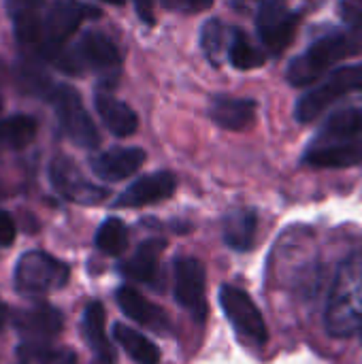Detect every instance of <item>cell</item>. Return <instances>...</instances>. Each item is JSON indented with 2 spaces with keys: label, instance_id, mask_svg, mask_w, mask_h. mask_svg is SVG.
Instances as JSON below:
<instances>
[{
  "label": "cell",
  "instance_id": "3957f363",
  "mask_svg": "<svg viewBox=\"0 0 362 364\" xmlns=\"http://www.w3.org/2000/svg\"><path fill=\"white\" fill-rule=\"evenodd\" d=\"M51 62L66 75H83L85 68L96 70L115 81L122 64L117 45L102 32L87 30L79 36L73 49L58 51Z\"/></svg>",
  "mask_w": 362,
  "mask_h": 364
},
{
  "label": "cell",
  "instance_id": "d6a6232c",
  "mask_svg": "<svg viewBox=\"0 0 362 364\" xmlns=\"http://www.w3.org/2000/svg\"><path fill=\"white\" fill-rule=\"evenodd\" d=\"M137 13L145 23H154V2L151 0H134Z\"/></svg>",
  "mask_w": 362,
  "mask_h": 364
},
{
  "label": "cell",
  "instance_id": "9c48e42d",
  "mask_svg": "<svg viewBox=\"0 0 362 364\" xmlns=\"http://www.w3.org/2000/svg\"><path fill=\"white\" fill-rule=\"evenodd\" d=\"M299 23L301 13L290 9L286 0H262L256 9V32L269 53H284Z\"/></svg>",
  "mask_w": 362,
  "mask_h": 364
},
{
  "label": "cell",
  "instance_id": "7402d4cb",
  "mask_svg": "<svg viewBox=\"0 0 362 364\" xmlns=\"http://www.w3.org/2000/svg\"><path fill=\"white\" fill-rule=\"evenodd\" d=\"M258 213L254 209H233L222 224L224 243L235 252H250L256 243Z\"/></svg>",
  "mask_w": 362,
  "mask_h": 364
},
{
  "label": "cell",
  "instance_id": "6da1fadb",
  "mask_svg": "<svg viewBox=\"0 0 362 364\" xmlns=\"http://www.w3.org/2000/svg\"><path fill=\"white\" fill-rule=\"evenodd\" d=\"M324 326L333 337L362 333V254L346 258L333 279Z\"/></svg>",
  "mask_w": 362,
  "mask_h": 364
},
{
  "label": "cell",
  "instance_id": "8d00e7d4",
  "mask_svg": "<svg viewBox=\"0 0 362 364\" xmlns=\"http://www.w3.org/2000/svg\"><path fill=\"white\" fill-rule=\"evenodd\" d=\"M0 109H2V98H0Z\"/></svg>",
  "mask_w": 362,
  "mask_h": 364
},
{
  "label": "cell",
  "instance_id": "ffe728a7",
  "mask_svg": "<svg viewBox=\"0 0 362 364\" xmlns=\"http://www.w3.org/2000/svg\"><path fill=\"white\" fill-rule=\"evenodd\" d=\"M94 105L96 111L102 119V124L107 126V130L115 136H130L137 132L139 128V117L137 113L119 98H115L109 92H96L94 94Z\"/></svg>",
  "mask_w": 362,
  "mask_h": 364
},
{
  "label": "cell",
  "instance_id": "1f68e13d",
  "mask_svg": "<svg viewBox=\"0 0 362 364\" xmlns=\"http://www.w3.org/2000/svg\"><path fill=\"white\" fill-rule=\"evenodd\" d=\"M15 235H17L15 220L11 218V213L0 211V247H9V245H13Z\"/></svg>",
  "mask_w": 362,
  "mask_h": 364
},
{
  "label": "cell",
  "instance_id": "836d02e7",
  "mask_svg": "<svg viewBox=\"0 0 362 364\" xmlns=\"http://www.w3.org/2000/svg\"><path fill=\"white\" fill-rule=\"evenodd\" d=\"M6 322H9V307L0 301V331L6 326Z\"/></svg>",
  "mask_w": 362,
  "mask_h": 364
},
{
  "label": "cell",
  "instance_id": "8fae6325",
  "mask_svg": "<svg viewBox=\"0 0 362 364\" xmlns=\"http://www.w3.org/2000/svg\"><path fill=\"white\" fill-rule=\"evenodd\" d=\"M49 181L53 190L64 196L70 203L77 205H98L102 203L109 192L96 183H92L81 168L75 164V160L66 156H55L49 164Z\"/></svg>",
  "mask_w": 362,
  "mask_h": 364
},
{
  "label": "cell",
  "instance_id": "4fadbf2b",
  "mask_svg": "<svg viewBox=\"0 0 362 364\" xmlns=\"http://www.w3.org/2000/svg\"><path fill=\"white\" fill-rule=\"evenodd\" d=\"M177 190V177L171 171H158L151 175H145L130 183L113 203L117 209H137V207H147L162 203L171 198Z\"/></svg>",
  "mask_w": 362,
  "mask_h": 364
},
{
  "label": "cell",
  "instance_id": "44dd1931",
  "mask_svg": "<svg viewBox=\"0 0 362 364\" xmlns=\"http://www.w3.org/2000/svg\"><path fill=\"white\" fill-rule=\"evenodd\" d=\"M81 331L83 337L94 352V358L98 364H113L115 363V352L113 346L105 333V307L98 301L87 303L83 318H81Z\"/></svg>",
  "mask_w": 362,
  "mask_h": 364
},
{
  "label": "cell",
  "instance_id": "ba28073f",
  "mask_svg": "<svg viewBox=\"0 0 362 364\" xmlns=\"http://www.w3.org/2000/svg\"><path fill=\"white\" fill-rule=\"evenodd\" d=\"M220 307L226 320L230 322V326L235 328V333L239 335V339H243L247 346H254V348H260L267 343L269 333H267L265 318L245 290L237 286H222Z\"/></svg>",
  "mask_w": 362,
  "mask_h": 364
},
{
  "label": "cell",
  "instance_id": "cb8c5ba5",
  "mask_svg": "<svg viewBox=\"0 0 362 364\" xmlns=\"http://www.w3.org/2000/svg\"><path fill=\"white\" fill-rule=\"evenodd\" d=\"M13 364H77L70 348H58L49 341H23L15 352Z\"/></svg>",
  "mask_w": 362,
  "mask_h": 364
},
{
  "label": "cell",
  "instance_id": "d590c367",
  "mask_svg": "<svg viewBox=\"0 0 362 364\" xmlns=\"http://www.w3.org/2000/svg\"><path fill=\"white\" fill-rule=\"evenodd\" d=\"M105 2H111V4H124V0H105Z\"/></svg>",
  "mask_w": 362,
  "mask_h": 364
},
{
  "label": "cell",
  "instance_id": "4dcf8cb0",
  "mask_svg": "<svg viewBox=\"0 0 362 364\" xmlns=\"http://www.w3.org/2000/svg\"><path fill=\"white\" fill-rule=\"evenodd\" d=\"M160 4L166 11H175V13H183V15H194V13H203L207 9H211L213 0H160Z\"/></svg>",
  "mask_w": 362,
  "mask_h": 364
},
{
  "label": "cell",
  "instance_id": "9a60e30c",
  "mask_svg": "<svg viewBox=\"0 0 362 364\" xmlns=\"http://www.w3.org/2000/svg\"><path fill=\"white\" fill-rule=\"evenodd\" d=\"M145 151L141 147H111L90 160L94 175L102 181H122L132 177L145 164Z\"/></svg>",
  "mask_w": 362,
  "mask_h": 364
},
{
  "label": "cell",
  "instance_id": "7a4b0ae2",
  "mask_svg": "<svg viewBox=\"0 0 362 364\" xmlns=\"http://www.w3.org/2000/svg\"><path fill=\"white\" fill-rule=\"evenodd\" d=\"M362 47V38L352 32H329L318 36L301 55H297L286 70V79L294 87L314 85L320 77H324L333 66L341 60L358 53Z\"/></svg>",
  "mask_w": 362,
  "mask_h": 364
},
{
  "label": "cell",
  "instance_id": "e0dca14e",
  "mask_svg": "<svg viewBox=\"0 0 362 364\" xmlns=\"http://www.w3.org/2000/svg\"><path fill=\"white\" fill-rule=\"evenodd\" d=\"M115 301H117V307L137 324L151 328L156 333H166L171 328V322H169V316L164 314V309L154 305L151 301H147L134 288H128V286L119 288L115 292Z\"/></svg>",
  "mask_w": 362,
  "mask_h": 364
},
{
  "label": "cell",
  "instance_id": "5b68a950",
  "mask_svg": "<svg viewBox=\"0 0 362 364\" xmlns=\"http://www.w3.org/2000/svg\"><path fill=\"white\" fill-rule=\"evenodd\" d=\"M70 269L66 262L45 254V252H28L23 254L13 273V282L19 294L23 296H45L68 284Z\"/></svg>",
  "mask_w": 362,
  "mask_h": 364
},
{
  "label": "cell",
  "instance_id": "5bb4252c",
  "mask_svg": "<svg viewBox=\"0 0 362 364\" xmlns=\"http://www.w3.org/2000/svg\"><path fill=\"white\" fill-rule=\"evenodd\" d=\"M15 331L26 341H49L64 328V316L60 309L36 303L32 307H23L13 316Z\"/></svg>",
  "mask_w": 362,
  "mask_h": 364
},
{
  "label": "cell",
  "instance_id": "f546056e",
  "mask_svg": "<svg viewBox=\"0 0 362 364\" xmlns=\"http://www.w3.org/2000/svg\"><path fill=\"white\" fill-rule=\"evenodd\" d=\"M337 13L346 30L362 38V0H339Z\"/></svg>",
  "mask_w": 362,
  "mask_h": 364
},
{
  "label": "cell",
  "instance_id": "e575fe53",
  "mask_svg": "<svg viewBox=\"0 0 362 364\" xmlns=\"http://www.w3.org/2000/svg\"><path fill=\"white\" fill-rule=\"evenodd\" d=\"M235 2H241V4H247V2H258V4H260L262 0H235Z\"/></svg>",
  "mask_w": 362,
  "mask_h": 364
},
{
  "label": "cell",
  "instance_id": "7c38bea8",
  "mask_svg": "<svg viewBox=\"0 0 362 364\" xmlns=\"http://www.w3.org/2000/svg\"><path fill=\"white\" fill-rule=\"evenodd\" d=\"M362 162V136H322L307 145L303 164L314 168H350Z\"/></svg>",
  "mask_w": 362,
  "mask_h": 364
},
{
  "label": "cell",
  "instance_id": "484cf974",
  "mask_svg": "<svg viewBox=\"0 0 362 364\" xmlns=\"http://www.w3.org/2000/svg\"><path fill=\"white\" fill-rule=\"evenodd\" d=\"M322 136H362V98L333 111L324 126L320 128Z\"/></svg>",
  "mask_w": 362,
  "mask_h": 364
},
{
  "label": "cell",
  "instance_id": "603a6c76",
  "mask_svg": "<svg viewBox=\"0 0 362 364\" xmlns=\"http://www.w3.org/2000/svg\"><path fill=\"white\" fill-rule=\"evenodd\" d=\"M113 339L122 346V350L130 356V360L137 364H158L160 363V350L158 346L147 339L143 333L126 326L115 324L113 326Z\"/></svg>",
  "mask_w": 362,
  "mask_h": 364
},
{
  "label": "cell",
  "instance_id": "f1b7e54d",
  "mask_svg": "<svg viewBox=\"0 0 362 364\" xmlns=\"http://www.w3.org/2000/svg\"><path fill=\"white\" fill-rule=\"evenodd\" d=\"M96 247L107 256H119L128 247V228L119 218H107L94 237Z\"/></svg>",
  "mask_w": 362,
  "mask_h": 364
},
{
  "label": "cell",
  "instance_id": "ac0fdd59",
  "mask_svg": "<svg viewBox=\"0 0 362 364\" xmlns=\"http://www.w3.org/2000/svg\"><path fill=\"white\" fill-rule=\"evenodd\" d=\"M166 250L164 239H147L143 241L137 252L119 267V273L128 282L137 284H151L160 271V258Z\"/></svg>",
  "mask_w": 362,
  "mask_h": 364
},
{
  "label": "cell",
  "instance_id": "d6986e66",
  "mask_svg": "<svg viewBox=\"0 0 362 364\" xmlns=\"http://www.w3.org/2000/svg\"><path fill=\"white\" fill-rule=\"evenodd\" d=\"M15 36L21 45H41L43 38V4L41 0H6Z\"/></svg>",
  "mask_w": 362,
  "mask_h": 364
},
{
  "label": "cell",
  "instance_id": "d4e9b609",
  "mask_svg": "<svg viewBox=\"0 0 362 364\" xmlns=\"http://www.w3.org/2000/svg\"><path fill=\"white\" fill-rule=\"evenodd\" d=\"M226 58L237 70H252V68H258L267 62V51L262 47H258L256 43H252V38L243 30L230 28V41H228Z\"/></svg>",
  "mask_w": 362,
  "mask_h": 364
},
{
  "label": "cell",
  "instance_id": "52a82bcc",
  "mask_svg": "<svg viewBox=\"0 0 362 364\" xmlns=\"http://www.w3.org/2000/svg\"><path fill=\"white\" fill-rule=\"evenodd\" d=\"M87 15H98V11L87 9L75 0H51L43 9V38L38 53L51 62V58L64 49V43L81 26Z\"/></svg>",
  "mask_w": 362,
  "mask_h": 364
},
{
  "label": "cell",
  "instance_id": "83f0119b",
  "mask_svg": "<svg viewBox=\"0 0 362 364\" xmlns=\"http://www.w3.org/2000/svg\"><path fill=\"white\" fill-rule=\"evenodd\" d=\"M228 32L230 28L218 17L207 19L201 28V47H203L205 58L213 66H220L224 62V55L228 53V41H230Z\"/></svg>",
  "mask_w": 362,
  "mask_h": 364
},
{
  "label": "cell",
  "instance_id": "74e56055",
  "mask_svg": "<svg viewBox=\"0 0 362 364\" xmlns=\"http://www.w3.org/2000/svg\"><path fill=\"white\" fill-rule=\"evenodd\" d=\"M0 75H2V66H0Z\"/></svg>",
  "mask_w": 362,
  "mask_h": 364
},
{
  "label": "cell",
  "instance_id": "8992f818",
  "mask_svg": "<svg viewBox=\"0 0 362 364\" xmlns=\"http://www.w3.org/2000/svg\"><path fill=\"white\" fill-rule=\"evenodd\" d=\"M55 111L58 124L66 139H70L77 147L94 149L100 143V134L90 113L83 107L79 92L73 85H51L45 96Z\"/></svg>",
  "mask_w": 362,
  "mask_h": 364
},
{
  "label": "cell",
  "instance_id": "2e32d148",
  "mask_svg": "<svg viewBox=\"0 0 362 364\" xmlns=\"http://www.w3.org/2000/svg\"><path fill=\"white\" fill-rule=\"evenodd\" d=\"M209 119L230 132L247 130L256 124L258 105L252 98H233V96H215L209 105Z\"/></svg>",
  "mask_w": 362,
  "mask_h": 364
},
{
  "label": "cell",
  "instance_id": "277c9868",
  "mask_svg": "<svg viewBox=\"0 0 362 364\" xmlns=\"http://www.w3.org/2000/svg\"><path fill=\"white\" fill-rule=\"evenodd\" d=\"M354 92H362V64L333 68L322 83L314 85L299 98L294 117L299 124H312L339 98H346Z\"/></svg>",
  "mask_w": 362,
  "mask_h": 364
},
{
  "label": "cell",
  "instance_id": "30bf717a",
  "mask_svg": "<svg viewBox=\"0 0 362 364\" xmlns=\"http://www.w3.org/2000/svg\"><path fill=\"white\" fill-rule=\"evenodd\" d=\"M173 277H175V299L177 303L196 320L205 322L209 314L205 288H207V273L201 260L181 256L175 260L173 267Z\"/></svg>",
  "mask_w": 362,
  "mask_h": 364
},
{
  "label": "cell",
  "instance_id": "4316f807",
  "mask_svg": "<svg viewBox=\"0 0 362 364\" xmlns=\"http://www.w3.org/2000/svg\"><path fill=\"white\" fill-rule=\"evenodd\" d=\"M36 136V119L30 115H11L0 119V151L23 149Z\"/></svg>",
  "mask_w": 362,
  "mask_h": 364
}]
</instances>
